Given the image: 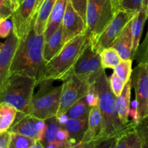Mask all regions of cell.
<instances>
[{"label":"cell","mask_w":148,"mask_h":148,"mask_svg":"<svg viewBox=\"0 0 148 148\" xmlns=\"http://www.w3.org/2000/svg\"><path fill=\"white\" fill-rule=\"evenodd\" d=\"M45 39L43 35L37 34L32 28L25 40L19 41L18 46L12 64L10 74H21L41 81L46 66L43 57Z\"/></svg>","instance_id":"1"},{"label":"cell","mask_w":148,"mask_h":148,"mask_svg":"<svg viewBox=\"0 0 148 148\" xmlns=\"http://www.w3.org/2000/svg\"><path fill=\"white\" fill-rule=\"evenodd\" d=\"M95 87L99 94V108L102 118V126L98 137L108 139L119 136L134 129L135 123L124 124L120 119L117 110L116 96L112 92L106 71L95 82Z\"/></svg>","instance_id":"2"},{"label":"cell","mask_w":148,"mask_h":148,"mask_svg":"<svg viewBox=\"0 0 148 148\" xmlns=\"http://www.w3.org/2000/svg\"><path fill=\"white\" fill-rule=\"evenodd\" d=\"M90 42L85 33L66 44L62 51L46 64L40 82L46 80L64 81L69 78L79 57Z\"/></svg>","instance_id":"3"},{"label":"cell","mask_w":148,"mask_h":148,"mask_svg":"<svg viewBox=\"0 0 148 148\" xmlns=\"http://www.w3.org/2000/svg\"><path fill=\"white\" fill-rule=\"evenodd\" d=\"M38 85L37 80L28 75L10 74L0 86L1 103L14 106L19 113L29 114V107Z\"/></svg>","instance_id":"4"},{"label":"cell","mask_w":148,"mask_h":148,"mask_svg":"<svg viewBox=\"0 0 148 148\" xmlns=\"http://www.w3.org/2000/svg\"><path fill=\"white\" fill-rule=\"evenodd\" d=\"M53 81L46 80L39 84L40 88L34 94L30 102L29 114L43 120L57 116L60 107L62 84L53 86Z\"/></svg>","instance_id":"5"},{"label":"cell","mask_w":148,"mask_h":148,"mask_svg":"<svg viewBox=\"0 0 148 148\" xmlns=\"http://www.w3.org/2000/svg\"><path fill=\"white\" fill-rule=\"evenodd\" d=\"M116 12L112 4L99 6L88 2L86 13V29L85 32L94 44L114 18Z\"/></svg>","instance_id":"6"},{"label":"cell","mask_w":148,"mask_h":148,"mask_svg":"<svg viewBox=\"0 0 148 148\" xmlns=\"http://www.w3.org/2000/svg\"><path fill=\"white\" fill-rule=\"evenodd\" d=\"M104 71L101 55L94 49L90 42L75 64L71 75H76L92 85L95 84Z\"/></svg>","instance_id":"7"},{"label":"cell","mask_w":148,"mask_h":148,"mask_svg":"<svg viewBox=\"0 0 148 148\" xmlns=\"http://www.w3.org/2000/svg\"><path fill=\"white\" fill-rule=\"evenodd\" d=\"M137 13L138 12L127 11L122 9L116 12L113 20L107 26L103 33L98 40L92 44L94 49L100 54L105 49L111 47L126 26L134 18Z\"/></svg>","instance_id":"8"},{"label":"cell","mask_w":148,"mask_h":148,"mask_svg":"<svg viewBox=\"0 0 148 148\" xmlns=\"http://www.w3.org/2000/svg\"><path fill=\"white\" fill-rule=\"evenodd\" d=\"M90 86L85 80L75 75H70L64 81L57 116L66 114L74 104L85 97Z\"/></svg>","instance_id":"9"},{"label":"cell","mask_w":148,"mask_h":148,"mask_svg":"<svg viewBox=\"0 0 148 148\" xmlns=\"http://www.w3.org/2000/svg\"><path fill=\"white\" fill-rule=\"evenodd\" d=\"M132 84L135 92L138 122L148 116V66L145 62H138L133 69Z\"/></svg>","instance_id":"10"},{"label":"cell","mask_w":148,"mask_h":148,"mask_svg":"<svg viewBox=\"0 0 148 148\" xmlns=\"http://www.w3.org/2000/svg\"><path fill=\"white\" fill-rule=\"evenodd\" d=\"M36 1L37 0H23L12 15L13 32L19 41L25 40L34 26L36 17Z\"/></svg>","instance_id":"11"},{"label":"cell","mask_w":148,"mask_h":148,"mask_svg":"<svg viewBox=\"0 0 148 148\" xmlns=\"http://www.w3.org/2000/svg\"><path fill=\"white\" fill-rule=\"evenodd\" d=\"M46 130V121L38 119L31 115L17 113L15 121L10 131L12 133H20L31 137L41 142Z\"/></svg>","instance_id":"12"},{"label":"cell","mask_w":148,"mask_h":148,"mask_svg":"<svg viewBox=\"0 0 148 148\" xmlns=\"http://www.w3.org/2000/svg\"><path fill=\"white\" fill-rule=\"evenodd\" d=\"M85 29L86 23L85 20L75 10L70 0H69L62 22L64 40L66 44L77 36L85 33Z\"/></svg>","instance_id":"13"},{"label":"cell","mask_w":148,"mask_h":148,"mask_svg":"<svg viewBox=\"0 0 148 148\" xmlns=\"http://www.w3.org/2000/svg\"><path fill=\"white\" fill-rule=\"evenodd\" d=\"M18 44L19 39L12 32L0 45V86L10 75V69Z\"/></svg>","instance_id":"14"},{"label":"cell","mask_w":148,"mask_h":148,"mask_svg":"<svg viewBox=\"0 0 148 148\" xmlns=\"http://www.w3.org/2000/svg\"><path fill=\"white\" fill-rule=\"evenodd\" d=\"M132 21L126 26L111 46V47L114 48L117 51L122 60L134 59Z\"/></svg>","instance_id":"15"},{"label":"cell","mask_w":148,"mask_h":148,"mask_svg":"<svg viewBox=\"0 0 148 148\" xmlns=\"http://www.w3.org/2000/svg\"><path fill=\"white\" fill-rule=\"evenodd\" d=\"M68 1L69 0H56L43 33L45 42L47 41L51 36L62 26Z\"/></svg>","instance_id":"16"},{"label":"cell","mask_w":148,"mask_h":148,"mask_svg":"<svg viewBox=\"0 0 148 148\" xmlns=\"http://www.w3.org/2000/svg\"><path fill=\"white\" fill-rule=\"evenodd\" d=\"M66 45L63 36L62 24L56 32L51 36L50 39L45 42L43 48V57L46 63L50 62L62 51Z\"/></svg>","instance_id":"17"},{"label":"cell","mask_w":148,"mask_h":148,"mask_svg":"<svg viewBox=\"0 0 148 148\" xmlns=\"http://www.w3.org/2000/svg\"><path fill=\"white\" fill-rule=\"evenodd\" d=\"M88 119L69 118L63 128L66 129L69 134V142L73 145L82 142L88 129Z\"/></svg>","instance_id":"18"},{"label":"cell","mask_w":148,"mask_h":148,"mask_svg":"<svg viewBox=\"0 0 148 148\" xmlns=\"http://www.w3.org/2000/svg\"><path fill=\"white\" fill-rule=\"evenodd\" d=\"M132 84V79H130L125 84L124 90L120 96L116 97L117 110L120 119L124 124L130 123L129 117H130V109H131V93Z\"/></svg>","instance_id":"19"},{"label":"cell","mask_w":148,"mask_h":148,"mask_svg":"<svg viewBox=\"0 0 148 148\" xmlns=\"http://www.w3.org/2000/svg\"><path fill=\"white\" fill-rule=\"evenodd\" d=\"M102 126V118L99 106H94L91 108L88 118V129L85 132L82 142H88L98 137Z\"/></svg>","instance_id":"20"},{"label":"cell","mask_w":148,"mask_h":148,"mask_svg":"<svg viewBox=\"0 0 148 148\" xmlns=\"http://www.w3.org/2000/svg\"><path fill=\"white\" fill-rule=\"evenodd\" d=\"M56 1V0H44L42 3L35 19L34 29L37 34L43 35L44 33L48 20Z\"/></svg>","instance_id":"21"},{"label":"cell","mask_w":148,"mask_h":148,"mask_svg":"<svg viewBox=\"0 0 148 148\" xmlns=\"http://www.w3.org/2000/svg\"><path fill=\"white\" fill-rule=\"evenodd\" d=\"M147 20V12L142 9L132 21V33L133 37V52L134 57L140 46V39L143 35V29L146 20Z\"/></svg>","instance_id":"22"},{"label":"cell","mask_w":148,"mask_h":148,"mask_svg":"<svg viewBox=\"0 0 148 148\" xmlns=\"http://www.w3.org/2000/svg\"><path fill=\"white\" fill-rule=\"evenodd\" d=\"M18 110L11 104L0 103V133L9 131L15 121Z\"/></svg>","instance_id":"23"},{"label":"cell","mask_w":148,"mask_h":148,"mask_svg":"<svg viewBox=\"0 0 148 148\" xmlns=\"http://www.w3.org/2000/svg\"><path fill=\"white\" fill-rule=\"evenodd\" d=\"M114 148H142L141 141L135 129L119 136Z\"/></svg>","instance_id":"24"},{"label":"cell","mask_w":148,"mask_h":148,"mask_svg":"<svg viewBox=\"0 0 148 148\" xmlns=\"http://www.w3.org/2000/svg\"><path fill=\"white\" fill-rule=\"evenodd\" d=\"M45 121L46 123V130L41 143L43 146L46 147L49 144L54 143L57 141L58 132L62 126L59 124L56 116L50 118Z\"/></svg>","instance_id":"25"},{"label":"cell","mask_w":148,"mask_h":148,"mask_svg":"<svg viewBox=\"0 0 148 148\" xmlns=\"http://www.w3.org/2000/svg\"><path fill=\"white\" fill-rule=\"evenodd\" d=\"M91 108L92 107L89 105L86 98L84 97L74 104L66 114L69 118L88 119Z\"/></svg>","instance_id":"26"},{"label":"cell","mask_w":148,"mask_h":148,"mask_svg":"<svg viewBox=\"0 0 148 148\" xmlns=\"http://www.w3.org/2000/svg\"><path fill=\"white\" fill-rule=\"evenodd\" d=\"M100 55L102 66L104 69L114 70L122 60L117 51L111 46L103 50Z\"/></svg>","instance_id":"27"},{"label":"cell","mask_w":148,"mask_h":148,"mask_svg":"<svg viewBox=\"0 0 148 148\" xmlns=\"http://www.w3.org/2000/svg\"><path fill=\"white\" fill-rule=\"evenodd\" d=\"M132 61V59L121 60L114 69V72L124 81L125 84L131 79L133 71Z\"/></svg>","instance_id":"28"},{"label":"cell","mask_w":148,"mask_h":148,"mask_svg":"<svg viewBox=\"0 0 148 148\" xmlns=\"http://www.w3.org/2000/svg\"><path fill=\"white\" fill-rule=\"evenodd\" d=\"M37 140L31 137L12 132V139L9 148H31Z\"/></svg>","instance_id":"29"},{"label":"cell","mask_w":148,"mask_h":148,"mask_svg":"<svg viewBox=\"0 0 148 148\" xmlns=\"http://www.w3.org/2000/svg\"><path fill=\"white\" fill-rule=\"evenodd\" d=\"M134 129L141 141L142 148H148V116L135 123Z\"/></svg>","instance_id":"30"},{"label":"cell","mask_w":148,"mask_h":148,"mask_svg":"<svg viewBox=\"0 0 148 148\" xmlns=\"http://www.w3.org/2000/svg\"><path fill=\"white\" fill-rule=\"evenodd\" d=\"M108 83H109L111 91L116 96V97L121 95L125 87V84L114 72L108 78Z\"/></svg>","instance_id":"31"},{"label":"cell","mask_w":148,"mask_h":148,"mask_svg":"<svg viewBox=\"0 0 148 148\" xmlns=\"http://www.w3.org/2000/svg\"><path fill=\"white\" fill-rule=\"evenodd\" d=\"M138 62H145L148 66V30L143 43L140 45L134 55V59Z\"/></svg>","instance_id":"32"},{"label":"cell","mask_w":148,"mask_h":148,"mask_svg":"<svg viewBox=\"0 0 148 148\" xmlns=\"http://www.w3.org/2000/svg\"><path fill=\"white\" fill-rule=\"evenodd\" d=\"M14 12L12 0H0V20L10 18Z\"/></svg>","instance_id":"33"},{"label":"cell","mask_w":148,"mask_h":148,"mask_svg":"<svg viewBox=\"0 0 148 148\" xmlns=\"http://www.w3.org/2000/svg\"><path fill=\"white\" fill-rule=\"evenodd\" d=\"M143 0H122L121 9L127 11L139 12L143 9Z\"/></svg>","instance_id":"34"},{"label":"cell","mask_w":148,"mask_h":148,"mask_svg":"<svg viewBox=\"0 0 148 148\" xmlns=\"http://www.w3.org/2000/svg\"><path fill=\"white\" fill-rule=\"evenodd\" d=\"M13 32V23L11 17L0 20V36L6 39Z\"/></svg>","instance_id":"35"},{"label":"cell","mask_w":148,"mask_h":148,"mask_svg":"<svg viewBox=\"0 0 148 148\" xmlns=\"http://www.w3.org/2000/svg\"><path fill=\"white\" fill-rule=\"evenodd\" d=\"M72 6L82 17L86 23V13L88 5V0H70Z\"/></svg>","instance_id":"36"},{"label":"cell","mask_w":148,"mask_h":148,"mask_svg":"<svg viewBox=\"0 0 148 148\" xmlns=\"http://www.w3.org/2000/svg\"><path fill=\"white\" fill-rule=\"evenodd\" d=\"M87 101L90 107H94L99 104V94L95 87V84H92L90 87L88 94L85 96Z\"/></svg>","instance_id":"37"},{"label":"cell","mask_w":148,"mask_h":148,"mask_svg":"<svg viewBox=\"0 0 148 148\" xmlns=\"http://www.w3.org/2000/svg\"><path fill=\"white\" fill-rule=\"evenodd\" d=\"M105 139H104V138L97 137L95 139H93V140L90 141V142H81V143L77 144V145H73V146L69 147L67 148H95V147L100 145Z\"/></svg>","instance_id":"38"},{"label":"cell","mask_w":148,"mask_h":148,"mask_svg":"<svg viewBox=\"0 0 148 148\" xmlns=\"http://www.w3.org/2000/svg\"><path fill=\"white\" fill-rule=\"evenodd\" d=\"M12 139V132L9 131L0 133V148H9Z\"/></svg>","instance_id":"39"},{"label":"cell","mask_w":148,"mask_h":148,"mask_svg":"<svg viewBox=\"0 0 148 148\" xmlns=\"http://www.w3.org/2000/svg\"><path fill=\"white\" fill-rule=\"evenodd\" d=\"M118 137L119 136H113V137L106 139L95 148H114L116 143Z\"/></svg>","instance_id":"40"},{"label":"cell","mask_w":148,"mask_h":148,"mask_svg":"<svg viewBox=\"0 0 148 148\" xmlns=\"http://www.w3.org/2000/svg\"><path fill=\"white\" fill-rule=\"evenodd\" d=\"M57 140L59 142H66V143H69L70 145V146H72V145L69 142V132L67 131L66 129L63 127H61L59 129V132H58L57 134Z\"/></svg>","instance_id":"41"},{"label":"cell","mask_w":148,"mask_h":148,"mask_svg":"<svg viewBox=\"0 0 148 148\" xmlns=\"http://www.w3.org/2000/svg\"><path fill=\"white\" fill-rule=\"evenodd\" d=\"M88 2L93 3L99 6H106L108 4H113L112 0H88Z\"/></svg>","instance_id":"42"},{"label":"cell","mask_w":148,"mask_h":148,"mask_svg":"<svg viewBox=\"0 0 148 148\" xmlns=\"http://www.w3.org/2000/svg\"><path fill=\"white\" fill-rule=\"evenodd\" d=\"M122 0H112L113 6H114V10L115 12H118L121 9V4Z\"/></svg>","instance_id":"43"},{"label":"cell","mask_w":148,"mask_h":148,"mask_svg":"<svg viewBox=\"0 0 148 148\" xmlns=\"http://www.w3.org/2000/svg\"><path fill=\"white\" fill-rule=\"evenodd\" d=\"M44 0H37L36 1V15H37L39 9H40V6H41L42 3L43 2Z\"/></svg>","instance_id":"44"},{"label":"cell","mask_w":148,"mask_h":148,"mask_svg":"<svg viewBox=\"0 0 148 148\" xmlns=\"http://www.w3.org/2000/svg\"><path fill=\"white\" fill-rule=\"evenodd\" d=\"M31 148H45V147L42 145L41 142L37 141V142H36V144H35V145H33Z\"/></svg>","instance_id":"45"},{"label":"cell","mask_w":148,"mask_h":148,"mask_svg":"<svg viewBox=\"0 0 148 148\" xmlns=\"http://www.w3.org/2000/svg\"><path fill=\"white\" fill-rule=\"evenodd\" d=\"M143 10H146V11L147 12V10H148V0H143Z\"/></svg>","instance_id":"46"},{"label":"cell","mask_w":148,"mask_h":148,"mask_svg":"<svg viewBox=\"0 0 148 148\" xmlns=\"http://www.w3.org/2000/svg\"><path fill=\"white\" fill-rule=\"evenodd\" d=\"M12 1H13V3H14V10H15L16 9L18 8V7L20 6V1H19V0H12Z\"/></svg>","instance_id":"47"},{"label":"cell","mask_w":148,"mask_h":148,"mask_svg":"<svg viewBox=\"0 0 148 148\" xmlns=\"http://www.w3.org/2000/svg\"><path fill=\"white\" fill-rule=\"evenodd\" d=\"M19 1H20V4H21L22 2H23V0H19Z\"/></svg>","instance_id":"48"},{"label":"cell","mask_w":148,"mask_h":148,"mask_svg":"<svg viewBox=\"0 0 148 148\" xmlns=\"http://www.w3.org/2000/svg\"><path fill=\"white\" fill-rule=\"evenodd\" d=\"M147 20H148V10H147Z\"/></svg>","instance_id":"49"}]
</instances>
